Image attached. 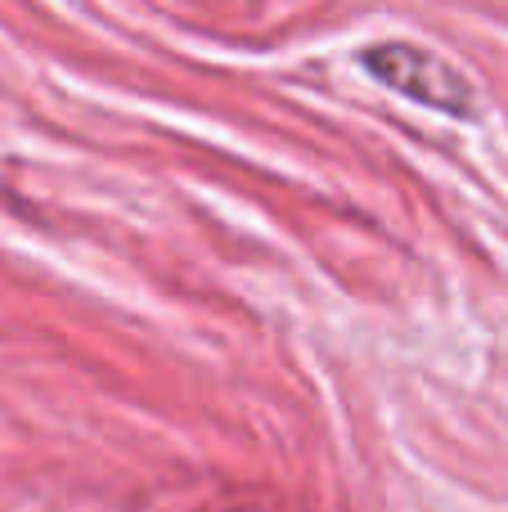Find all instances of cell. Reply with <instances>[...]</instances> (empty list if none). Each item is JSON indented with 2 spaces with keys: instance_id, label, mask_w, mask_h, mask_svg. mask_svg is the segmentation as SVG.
<instances>
[{
  "instance_id": "cell-1",
  "label": "cell",
  "mask_w": 508,
  "mask_h": 512,
  "mask_svg": "<svg viewBox=\"0 0 508 512\" xmlns=\"http://www.w3.org/2000/svg\"><path fill=\"white\" fill-rule=\"evenodd\" d=\"M365 68L383 86L401 90V95L419 99L428 108H441V113H468V104H473L468 81L446 59L419 50V45H374V50H365Z\"/></svg>"
}]
</instances>
